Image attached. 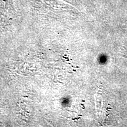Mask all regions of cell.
Here are the masks:
<instances>
[{
  "instance_id": "6da1fadb",
  "label": "cell",
  "mask_w": 127,
  "mask_h": 127,
  "mask_svg": "<svg viewBox=\"0 0 127 127\" xmlns=\"http://www.w3.org/2000/svg\"><path fill=\"white\" fill-rule=\"evenodd\" d=\"M123 55V57H124L125 58H127V55Z\"/></svg>"
},
{
  "instance_id": "7a4b0ae2",
  "label": "cell",
  "mask_w": 127,
  "mask_h": 127,
  "mask_svg": "<svg viewBox=\"0 0 127 127\" xmlns=\"http://www.w3.org/2000/svg\"><path fill=\"white\" fill-rule=\"evenodd\" d=\"M126 27V28H127V25H126V27Z\"/></svg>"
}]
</instances>
